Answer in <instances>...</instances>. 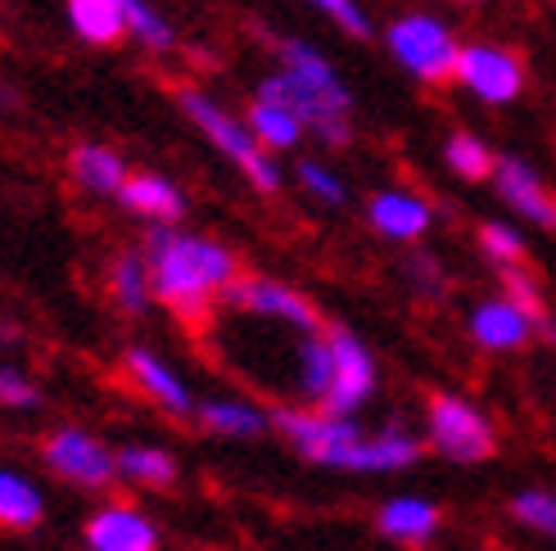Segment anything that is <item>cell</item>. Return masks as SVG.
<instances>
[{
  "label": "cell",
  "mask_w": 556,
  "mask_h": 551,
  "mask_svg": "<svg viewBox=\"0 0 556 551\" xmlns=\"http://www.w3.org/2000/svg\"><path fill=\"white\" fill-rule=\"evenodd\" d=\"M231 303L240 312H254V317H271V321H281L290 330H299V335H313V330H321V317L308 298H303L299 290L281 285V281H271V276H244V281H231L227 290Z\"/></svg>",
  "instance_id": "10"
},
{
  "label": "cell",
  "mask_w": 556,
  "mask_h": 551,
  "mask_svg": "<svg viewBox=\"0 0 556 551\" xmlns=\"http://www.w3.org/2000/svg\"><path fill=\"white\" fill-rule=\"evenodd\" d=\"M281 64H286L281 73H290L303 91H313L317 100L336 104V108H353V95H349V87L340 81V73L330 68L308 41H286L281 46Z\"/></svg>",
  "instance_id": "16"
},
{
  "label": "cell",
  "mask_w": 556,
  "mask_h": 551,
  "mask_svg": "<svg viewBox=\"0 0 556 551\" xmlns=\"http://www.w3.org/2000/svg\"><path fill=\"white\" fill-rule=\"evenodd\" d=\"M68 172L81 190H91V195H118L127 181V163L109 145H77L68 154Z\"/></svg>",
  "instance_id": "18"
},
{
  "label": "cell",
  "mask_w": 556,
  "mask_h": 551,
  "mask_svg": "<svg viewBox=\"0 0 556 551\" xmlns=\"http://www.w3.org/2000/svg\"><path fill=\"white\" fill-rule=\"evenodd\" d=\"M0 407H5V411H33V407H41V389L23 371L5 367V371H0Z\"/></svg>",
  "instance_id": "32"
},
{
  "label": "cell",
  "mask_w": 556,
  "mask_h": 551,
  "mask_svg": "<svg viewBox=\"0 0 556 551\" xmlns=\"http://www.w3.org/2000/svg\"><path fill=\"white\" fill-rule=\"evenodd\" d=\"M507 515L516 520L520 529H530V534L556 542V488H539V484H530V488L511 492Z\"/></svg>",
  "instance_id": "26"
},
{
  "label": "cell",
  "mask_w": 556,
  "mask_h": 551,
  "mask_svg": "<svg viewBox=\"0 0 556 551\" xmlns=\"http://www.w3.org/2000/svg\"><path fill=\"white\" fill-rule=\"evenodd\" d=\"M150 285L163 308H173L181 321H204L213 308V294L236 281V258L227 244L186 235L173 227H154L146 244Z\"/></svg>",
  "instance_id": "1"
},
{
  "label": "cell",
  "mask_w": 556,
  "mask_h": 551,
  "mask_svg": "<svg viewBox=\"0 0 556 551\" xmlns=\"http://www.w3.org/2000/svg\"><path fill=\"white\" fill-rule=\"evenodd\" d=\"M426 448L453 465H480L497 452V425L466 394H434L426 402Z\"/></svg>",
  "instance_id": "2"
},
{
  "label": "cell",
  "mask_w": 556,
  "mask_h": 551,
  "mask_svg": "<svg viewBox=\"0 0 556 551\" xmlns=\"http://www.w3.org/2000/svg\"><path fill=\"white\" fill-rule=\"evenodd\" d=\"M200 421L208 434L222 438H258L267 430V417L254 402H240V398H208L200 402Z\"/></svg>",
  "instance_id": "20"
},
{
  "label": "cell",
  "mask_w": 556,
  "mask_h": 551,
  "mask_svg": "<svg viewBox=\"0 0 556 551\" xmlns=\"http://www.w3.org/2000/svg\"><path fill=\"white\" fill-rule=\"evenodd\" d=\"M249 131L258 136L263 150H294L303 141V123L299 114H290L286 104H271V100H254V108H249Z\"/></svg>",
  "instance_id": "24"
},
{
  "label": "cell",
  "mask_w": 556,
  "mask_h": 551,
  "mask_svg": "<svg viewBox=\"0 0 556 551\" xmlns=\"http://www.w3.org/2000/svg\"><path fill=\"white\" fill-rule=\"evenodd\" d=\"M407 276H412V285L421 290V294H430V298H439L443 290H448V281H443L439 262H434V258H426V254H416V258L407 262Z\"/></svg>",
  "instance_id": "34"
},
{
  "label": "cell",
  "mask_w": 556,
  "mask_h": 551,
  "mask_svg": "<svg viewBox=\"0 0 556 551\" xmlns=\"http://www.w3.org/2000/svg\"><path fill=\"white\" fill-rule=\"evenodd\" d=\"M118 200L136 213V217H146V222L154 227H177L181 217H186V195L168 181V177H159V172H136L123 181L118 190Z\"/></svg>",
  "instance_id": "15"
},
{
  "label": "cell",
  "mask_w": 556,
  "mask_h": 551,
  "mask_svg": "<svg viewBox=\"0 0 556 551\" xmlns=\"http://www.w3.org/2000/svg\"><path fill=\"white\" fill-rule=\"evenodd\" d=\"M294 384L299 394L308 402H321L326 389H330V344H326V330H313V335L299 339V353H294Z\"/></svg>",
  "instance_id": "25"
},
{
  "label": "cell",
  "mask_w": 556,
  "mask_h": 551,
  "mask_svg": "<svg viewBox=\"0 0 556 551\" xmlns=\"http://www.w3.org/2000/svg\"><path fill=\"white\" fill-rule=\"evenodd\" d=\"M177 104H181V114L213 141V150H222L249 177V185H258L263 195H276V190H281V168L267 158V150L258 145V136L249 131L244 123H236L227 108L213 104L204 91H177Z\"/></svg>",
  "instance_id": "3"
},
{
  "label": "cell",
  "mask_w": 556,
  "mask_h": 551,
  "mask_svg": "<svg viewBox=\"0 0 556 551\" xmlns=\"http://www.w3.org/2000/svg\"><path fill=\"white\" fill-rule=\"evenodd\" d=\"M376 529H380L389 542H399V547H426V542H434V534L443 529V511H439V502H430V498L399 492V498L380 502Z\"/></svg>",
  "instance_id": "12"
},
{
  "label": "cell",
  "mask_w": 556,
  "mask_h": 551,
  "mask_svg": "<svg viewBox=\"0 0 556 551\" xmlns=\"http://www.w3.org/2000/svg\"><path fill=\"white\" fill-rule=\"evenodd\" d=\"M46 515V492L18 475V471H0V525L5 529H33Z\"/></svg>",
  "instance_id": "19"
},
{
  "label": "cell",
  "mask_w": 556,
  "mask_h": 551,
  "mask_svg": "<svg viewBox=\"0 0 556 551\" xmlns=\"http://www.w3.org/2000/svg\"><path fill=\"white\" fill-rule=\"evenodd\" d=\"M299 185L308 190L313 200H321V204H344V200H349L344 181L330 172V168H321V163H313V158H303V163H299Z\"/></svg>",
  "instance_id": "31"
},
{
  "label": "cell",
  "mask_w": 556,
  "mask_h": 551,
  "mask_svg": "<svg viewBox=\"0 0 556 551\" xmlns=\"http://www.w3.org/2000/svg\"><path fill=\"white\" fill-rule=\"evenodd\" d=\"M46 465L77 488H104L118 475L114 448H109L104 438H96L91 430H77V425H64L46 438Z\"/></svg>",
  "instance_id": "7"
},
{
  "label": "cell",
  "mask_w": 556,
  "mask_h": 551,
  "mask_svg": "<svg viewBox=\"0 0 556 551\" xmlns=\"http://www.w3.org/2000/svg\"><path fill=\"white\" fill-rule=\"evenodd\" d=\"M109 294H114V303L123 312L131 317H141L150 308V298H154V285H150V262L146 254H123L114 262V271H109Z\"/></svg>",
  "instance_id": "23"
},
{
  "label": "cell",
  "mask_w": 556,
  "mask_h": 551,
  "mask_svg": "<svg viewBox=\"0 0 556 551\" xmlns=\"http://www.w3.org/2000/svg\"><path fill=\"white\" fill-rule=\"evenodd\" d=\"M489 181L497 190V200H503L516 217H525L530 227L556 235V190L530 168V163L516 158V154H497Z\"/></svg>",
  "instance_id": "9"
},
{
  "label": "cell",
  "mask_w": 556,
  "mask_h": 551,
  "mask_svg": "<svg viewBox=\"0 0 556 551\" xmlns=\"http://www.w3.org/2000/svg\"><path fill=\"white\" fill-rule=\"evenodd\" d=\"M118 5H123V18H127V33H131V37H141V41L154 46V50H168V46H173L168 18L154 14L146 0H118Z\"/></svg>",
  "instance_id": "30"
},
{
  "label": "cell",
  "mask_w": 556,
  "mask_h": 551,
  "mask_svg": "<svg viewBox=\"0 0 556 551\" xmlns=\"http://www.w3.org/2000/svg\"><path fill=\"white\" fill-rule=\"evenodd\" d=\"M326 344H330V389L317 407L330 411V417H353V411H363L380 389L376 357L349 325H330Z\"/></svg>",
  "instance_id": "4"
},
{
  "label": "cell",
  "mask_w": 556,
  "mask_h": 551,
  "mask_svg": "<svg viewBox=\"0 0 556 551\" xmlns=\"http://www.w3.org/2000/svg\"><path fill=\"white\" fill-rule=\"evenodd\" d=\"M308 5H317L326 18H336L349 37H371V23H367V14L353 5V0H308Z\"/></svg>",
  "instance_id": "33"
},
{
  "label": "cell",
  "mask_w": 556,
  "mask_h": 551,
  "mask_svg": "<svg viewBox=\"0 0 556 551\" xmlns=\"http://www.w3.org/2000/svg\"><path fill=\"white\" fill-rule=\"evenodd\" d=\"M497 281H503V294H507V298H516L520 308L530 312L539 325L552 317V308H547V294H543V285L534 281V271L525 267V262H520V267H503V271H497Z\"/></svg>",
  "instance_id": "29"
},
{
  "label": "cell",
  "mask_w": 556,
  "mask_h": 551,
  "mask_svg": "<svg viewBox=\"0 0 556 551\" xmlns=\"http://www.w3.org/2000/svg\"><path fill=\"white\" fill-rule=\"evenodd\" d=\"M457 81L484 104H511L525 91V68H520V60L511 50L466 46L457 54Z\"/></svg>",
  "instance_id": "11"
},
{
  "label": "cell",
  "mask_w": 556,
  "mask_h": 551,
  "mask_svg": "<svg viewBox=\"0 0 556 551\" xmlns=\"http://www.w3.org/2000/svg\"><path fill=\"white\" fill-rule=\"evenodd\" d=\"M443 163H448V168H453L462 181H489L497 154L480 141L476 131H453L448 145H443Z\"/></svg>",
  "instance_id": "27"
},
{
  "label": "cell",
  "mask_w": 556,
  "mask_h": 551,
  "mask_svg": "<svg viewBox=\"0 0 556 551\" xmlns=\"http://www.w3.org/2000/svg\"><path fill=\"white\" fill-rule=\"evenodd\" d=\"M127 371H131V380L141 384V389L159 402V407H168L173 417H190L194 411V398H190V389H186V380L163 362L159 353H150V348H127Z\"/></svg>",
  "instance_id": "17"
},
{
  "label": "cell",
  "mask_w": 556,
  "mask_h": 551,
  "mask_svg": "<svg viewBox=\"0 0 556 551\" xmlns=\"http://www.w3.org/2000/svg\"><path fill=\"white\" fill-rule=\"evenodd\" d=\"M466 335L484 353H520V348H530L539 339V321L525 312L516 298H507L503 290H497V294L480 298L476 308H470Z\"/></svg>",
  "instance_id": "8"
},
{
  "label": "cell",
  "mask_w": 556,
  "mask_h": 551,
  "mask_svg": "<svg viewBox=\"0 0 556 551\" xmlns=\"http://www.w3.org/2000/svg\"><path fill=\"white\" fill-rule=\"evenodd\" d=\"M389 50H394V60L416 77V81H453L457 77V54L462 46L453 41V33L443 27L439 18L430 14H407L389 27Z\"/></svg>",
  "instance_id": "6"
},
{
  "label": "cell",
  "mask_w": 556,
  "mask_h": 551,
  "mask_svg": "<svg viewBox=\"0 0 556 551\" xmlns=\"http://www.w3.org/2000/svg\"><path fill=\"white\" fill-rule=\"evenodd\" d=\"M367 222L384 240L412 244V240H421L430 231L434 208L421 195H412V190H380V195H371V204H367Z\"/></svg>",
  "instance_id": "14"
},
{
  "label": "cell",
  "mask_w": 556,
  "mask_h": 551,
  "mask_svg": "<svg viewBox=\"0 0 556 551\" xmlns=\"http://www.w3.org/2000/svg\"><path fill=\"white\" fill-rule=\"evenodd\" d=\"M118 461V475L131 484H150V488H168L177 484V461L168 448H154V444H127L114 452Z\"/></svg>",
  "instance_id": "22"
},
{
  "label": "cell",
  "mask_w": 556,
  "mask_h": 551,
  "mask_svg": "<svg viewBox=\"0 0 556 551\" xmlns=\"http://www.w3.org/2000/svg\"><path fill=\"white\" fill-rule=\"evenodd\" d=\"M68 23L77 27V37L91 46H114L127 33L118 0H68Z\"/></svg>",
  "instance_id": "21"
},
{
  "label": "cell",
  "mask_w": 556,
  "mask_h": 551,
  "mask_svg": "<svg viewBox=\"0 0 556 551\" xmlns=\"http://www.w3.org/2000/svg\"><path fill=\"white\" fill-rule=\"evenodd\" d=\"M480 254L503 271V267H520L530 258V244H525V235L511 222H484L480 227Z\"/></svg>",
  "instance_id": "28"
},
{
  "label": "cell",
  "mask_w": 556,
  "mask_h": 551,
  "mask_svg": "<svg viewBox=\"0 0 556 551\" xmlns=\"http://www.w3.org/2000/svg\"><path fill=\"white\" fill-rule=\"evenodd\" d=\"M87 547L91 551H159V529L136 507H100L87 520Z\"/></svg>",
  "instance_id": "13"
},
{
  "label": "cell",
  "mask_w": 556,
  "mask_h": 551,
  "mask_svg": "<svg viewBox=\"0 0 556 551\" xmlns=\"http://www.w3.org/2000/svg\"><path fill=\"white\" fill-rule=\"evenodd\" d=\"M276 430H281L303 461H317L326 471H349L353 448L363 444V425L353 417H330V411H276Z\"/></svg>",
  "instance_id": "5"
}]
</instances>
